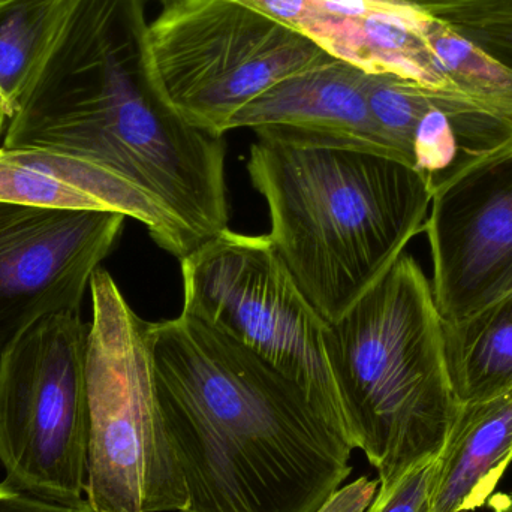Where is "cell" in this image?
I'll use <instances>...</instances> for the list:
<instances>
[{
  "mask_svg": "<svg viewBox=\"0 0 512 512\" xmlns=\"http://www.w3.org/2000/svg\"><path fill=\"white\" fill-rule=\"evenodd\" d=\"M2 146L83 156L131 185L182 261L228 228L224 137L189 125L165 98L144 0H59Z\"/></svg>",
  "mask_w": 512,
  "mask_h": 512,
  "instance_id": "1",
  "label": "cell"
},
{
  "mask_svg": "<svg viewBox=\"0 0 512 512\" xmlns=\"http://www.w3.org/2000/svg\"><path fill=\"white\" fill-rule=\"evenodd\" d=\"M149 337L180 512H318L342 489L354 448L294 379L185 312Z\"/></svg>",
  "mask_w": 512,
  "mask_h": 512,
  "instance_id": "2",
  "label": "cell"
},
{
  "mask_svg": "<svg viewBox=\"0 0 512 512\" xmlns=\"http://www.w3.org/2000/svg\"><path fill=\"white\" fill-rule=\"evenodd\" d=\"M246 168L267 203L268 239L327 322L348 312L426 228L433 179L396 159L258 138Z\"/></svg>",
  "mask_w": 512,
  "mask_h": 512,
  "instance_id": "3",
  "label": "cell"
},
{
  "mask_svg": "<svg viewBox=\"0 0 512 512\" xmlns=\"http://www.w3.org/2000/svg\"><path fill=\"white\" fill-rule=\"evenodd\" d=\"M339 429L378 471L379 489L439 456L462 403L445 352L432 283L411 255L325 334Z\"/></svg>",
  "mask_w": 512,
  "mask_h": 512,
  "instance_id": "4",
  "label": "cell"
},
{
  "mask_svg": "<svg viewBox=\"0 0 512 512\" xmlns=\"http://www.w3.org/2000/svg\"><path fill=\"white\" fill-rule=\"evenodd\" d=\"M86 501L101 512H180L186 490L165 432L149 324L107 270L90 280Z\"/></svg>",
  "mask_w": 512,
  "mask_h": 512,
  "instance_id": "5",
  "label": "cell"
},
{
  "mask_svg": "<svg viewBox=\"0 0 512 512\" xmlns=\"http://www.w3.org/2000/svg\"><path fill=\"white\" fill-rule=\"evenodd\" d=\"M81 310L42 316L0 351V463L6 483L54 504L86 502L90 418Z\"/></svg>",
  "mask_w": 512,
  "mask_h": 512,
  "instance_id": "6",
  "label": "cell"
},
{
  "mask_svg": "<svg viewBox=\"0 0 512 512\" xmlns=\"http://www.w3.org/2000/svg\"><path fill=\"white\" fill-rule=\"evenodd\" d=\"M159 86L195 128L224 137L249 102L330 54L237 0H174L149 24Z\"/></svg>",
  "mask_w": 512,
  "mask_h": 512,
  "instance_id": "7",
  "label": "cell"
},
{
  "mask_svg": "<svg viewBox=\"0 0 512 512\" xmlns=\"http://www.w3.org/2000/svg\"><path fill=\"white\" fill-rule=\"evenodd\" d=\"M180 267L182 312L294 379L340 432L325 349L328 322L304 297L268 236L225 228Z\"/></svg>",
  "mask_w": 512,
  "mask_h": 512,
  "instance_id": "8",
  "label": "cell"
},
{
  "mask_svg": "<svg viewBox=\"0 0 512 512\" xmlns=\"http://www.w3.org/2000/svg\"><path fill=\"white\" fill-rule=\"evenodd\" d=\"M433 179L424 233L444 321H460L512 292V141L462 153Z\"/></svg>",
  "mask_w": 512,
  "mask_h": 512,
  "instance_id": "9",
  "label": "cell"
},
{
  "mask_svg": "<svg viewBox=\"0 0 512 512\" xmlns=\"http://www.w3.org/2000/svg\"><path fill=\"white\" fill-rule=\"evenodd\" d=\"M126 219L0 203V351L42 316L81 310Z\"/></svg>",
  "mask_w": 512,
  "mask_h": 512,
  "instance_id": "10",
  "label": "cell"
},
{
  "mask_svg": "<svg viewBox=\"0 0 512 512\" xmlns=\"http://www.w3.org/2000/svg\"><path fill=\"white\" fill-rule=\"evenodd\" d=\"M366 74L448 90L427 44L433 15L402 0H237Z\"/></svg>",
  "mask_w": 512,
  "mask_h": 512,
  "instance_id": "11",
  "label": "cell"
},
{
  "mask_svg": "<svg viewBox=\"0 0 512 512\" xmlns=\"http://www.w3.org/2000/svg\"><path fill=\"white\" fill-rule=\"evenodd\" d=\"M240 128L252 129L261 140L360 150L403 162L370 113L366 72L331 56L283 78L245 105L230 122V131Z\"/></svg>",
  "mask_w": 512,
  "mask_h": 512,
  "instance_id": "12",
  "label": "cell"
},
{
  "mask_svg": "<svg viewBox=\"0 0 512 512\" xmlns=\"http://www.w3.org/2000/svg\"><path fill=\"white\" fill-rule=\"evenodd\" d=\"M0 203L60 212H111L140 222L164 248L161 219L131 185L83 156L0 146Z\"/></svg>",
  "mask_w": 512,
  "mask_h": 512,
  "instance_id": "13",
  "label": "cell"
},
{
  "mask_svg": "<svg viewBox=\"0 0 512 512\" xmlns=\"http://www.w3.org/2000/svg\"><path fill=\"white\" fill-rule=\"evenodd\" d=\"M511 462L512 390L462 405L438 456L430 512L484 507Z\"/></svg>",
  "mask_w": 512,
  "mask_h": 512,
  "instance_id": "14",
  "label": "cell"
},
{
  "mask_svg": "<svg viewBox=\"0 0 512 512\" xmlns=\"http://www.w3.org/2000/svg\"><path fill=\"white\" fill-rule=\"evenodd\" d=\"M426 38L448 84V93H439L442 107L457 117V125L492 120L512 129L511 66L441 18H432Z\"/></svg>",
  "mask_w": 512,
  "mask_h": 512,
  "instance_id": "15",
  "label": "cell"
},
{
  "mask_svg": "<svg viewBox=\"0 0 512 512\" xmlns=\"http://www.w3.org/2000/svg\"><path fill=\"white\" fill-rule=\"evenodd\" d=\"M445 352L462 405L512 390V292L480 312L444 321Z\"/></svg>",
  "mask_w": 512,
  "mask_h": 512,
  "instance_id": "16",
  "label": "cell"
},
{
  "mask_svg": "<svg viewBox=\"0 0 512 512\" xmlns=\"http://www.w3.org/2000/svg\"><path fill=\"white\" fill-rule=\"evenodd\" d=\"M367 101L382 137L405 164L415 168V132L436 107L433 92L396 75L367 74Z\"/></svg>",
  "mask_w": 512,
  "mask_h": 512,
  "instance_id": "17",
  "label": "cell"
},
{
  "mask_svg": "<svg viewBox=\"0 0 512 512\" xmlns=\"http://www.w3.org/2000/svg\"><path fill=\"white\" fill-rule=\"evenodd\" d=\"M57 2L20 0L0 14V101L11 117Z\"/></svg>",
  "mask_w": 512,
  "mask_h": 512,
  "instance_id": "18",
  "label": "cell"
},
{
  "mask_svg": "<svg viewBox=\"0 0 512 512\" xmlns=\"http://www.w3.org/2000/svg\"><path fill=\"white\" fill-rule=\"evenodd\" d=\"M445 21L512 68V0H499Z\"/></svg>",
  "mask_w": 512,
  "mask_h": 512,
  "instance_id": "19",
  "label": "cell"
},
{
  "mask_svg": "<svg viewBox=\"0 0 512 512\" xmlns=\"http://www.w3.org/2000/svg\"><path fill=\"white\" fill-rule=\"evenodd\" d=\"M459 150V140L450 119L436 105L423 117L415 132V168L436 179L453 165Z\"/></svg>",
  "mask_w": 512,
  "mask_h": 512,
  "instance_id": "20",
  "label": "cell"
},
{
  "mask_svg": "<svg viewBox=\"0 0 512 512\" xmlns=\"http://www.w3.org/2000/svg\"><path fill=\"white\" fill-rule=\"evenodd\" d=\"M438 456L418 463L384 489H379L366 512H430Z\"/></svg>",
  "mask_w": 512,
  "mask_h": 512,
  "instance_id": "21",
  "label": "cell"
},
{
  "mask_svg": "<svg viewBox=\"0 0 512 512\" xmlns=\"http://www.w3.org/2000/svg\"><path fill=\"white\" fill-rule=\"evenodd\" d=\"M378 487V480L360 477L337 490L318 512H366Z\"/></svg>",
  "mask_w": 512,
  "mask_h": 512,
  "instance_id": "22",
  "label": "cell"
},
{
  "mask_svg": "<svg viewBox=\"0 0 512 512\" xmlns=\"http://www.w3.org/2000/svg\"><path fill=\"white\" fill-rule=\"evenodd\" d=\"M89 510L87 501L75 507L54 504L33 498L15 489L9 483L0 484V512H86Z\"/></svg>",
  "mask_w": 512,
  "mask_h": 512,
  "instance_id": "23",
  "label": "cell"
},
{
  "mask_svg": "<svg viewBox=\"0 0 512 512\" xmlns=\"http://www.w3.org/2000/svg\"><path fill=\"white\" fill-rule=\"evenodd\" d=\"M402 2L417 6V8L423 9L433 17L448 20V18L456 17V15L466 14V12L492 5V3L499 2V0H402Z\"/></svg>",
  "mask_w": 512,
  "mask_h": 512,
  "instance_id": "24",
  "label": "cell"
},
{
  "mask_svg": "<svg viewBox=\"0 0 512 512\" xmlns=\"http://www.w3.org/2000/svg\"><path fill=\"white\" fill-rule=\"evenodd\" d=\"M20 2V0H0V14L5 12L6 9L11 8L15 3ZM11 120V116H9V111L6 110L3 102L0 101V146H2L3 138H5L6 129H8V123Z\"/></svg>",
  "mask_w": 512,
  "mask_h": 512,
  "instance_id": "25",
  "label": "cell"
},
{
  "mask_svg": "<svg viewBox=\"0 0 512 512\" xmlns=\"http://www.w3.org/2000/svg\"><path fill=\"white\" fill-rule=\"evenodd\" d=\"M493 512H512V492L495 493L487 502Z\"/></svg>",
  "mask_w": 512,
  "mask_h": 512,
  "instance_id": "26",
  "label": "cell"
},
{
  "mask_svg": "<svg viewBox=\"0 0 512 512\" xmlns=\"http://www.w3.org/2000/svg\"><path fill=\"white\" fill-rule=\"evenodd\" d=\"M159 2L164 3V6H165V5H168V3L174 2V0H159Z\"/></svg>",
  "mask_w": 512,
  "mask_h": 512,
  "instance_id": "27",
  "label": "cell"
},
{
  "mask_svg": "<svg viewBox=\"0 0 512 512\" xmlns=\"http://www.w3.org/2000/svg\"><path fill=\"white\" fill-rule=\"evenodd\" d=\"M86 512H101V511L93 510V508H92V507H90V505H89V510H87Z\"/></svg>",
  "mask_w": 512,
  "mask_h": 512,
  "instance_id": "28",
  "label": "cell"
}]
</instances>
